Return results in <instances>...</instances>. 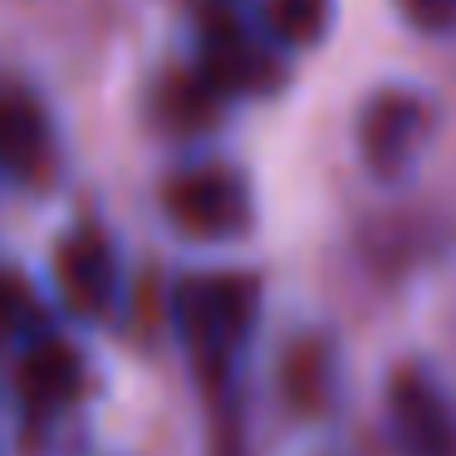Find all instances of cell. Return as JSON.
<instances>
[{
  "mask_svg": "<svg viewBox=\"0 0 456 456\" xmlns=\"http://www.w3.org/2000/svg\"><path fill=\"white\" fill-rule=\"evenodd\" d=\"M177 334L201 378H221L236 363L256 324V280L246 275H187L172 295Z\"/></svg>",
  "mask_w": 456,
  "mask_h": 456,
  "instance_id": "1",
  "label": "cell"
},
{
  "mask_svg": "<svg viewBox=\"0 0 456 456\" xmlns=\"http://www.w3.org/2000/svg\"><path fill=\"white\" fill-rule=\"evenodd\" d=\"M162 211L191 240H231L250 226V191L231 167H187L162 187Z\"/></svg>",
  "mask_w": 456,
  "mask_h": 456,
  "instance_id": "2",
  "label": "cell"
},
{
  "mask_svg": "<svg viewBox=\"0 0 456 456\" xmlns=\"http://www.w3.org/2000/svg\"><path fill=\"white\" fill-rule=\"evenodd\" d=\"M397 456H456V403L422 368H403L387 387Z\"/></svg>",
  "mask_w": 456,
  "mask_h": 456,
  "instance_id": "3",
  "label": "cell"
},
{
  "mask_svg": "<svg viewBox=\"0 0 456 456\" xmlns=\"http://www.w3.org/2000/svg\"><path fill=\"white\" fill-rule=\"evenodd\" d=\"M427 103L407 89H383L368 99L363 118H358V152L378 177H397L412 167V158L427 142Z\"/></svg>",
  "mask_w": 456,
  "mask_h": 456,
  "instance_id": "4",
  "label": "cell"
},
{
  "mask_svg": "<svg viewBox=\"0 0 456 456\" xmlns=\"http://www.w3.org/2000/svg\"><path fill=\"white\" fill-rule=\"evenodd\" d=\"M54 280H60V295L69 299L74 314L99 319L118 299V256L99 231H74L54 250Z\"/></svg>",
  "mask_w": 456,
  "mask_h": 456,
  "instance_id": "5",
  "label": "cell"
},
{
  "mask_svg": "<svg viewBox=\"0 0 456 456\" xmlns=\"http://www.w3.org/2000/svg\"><path fill=\"white\" fill-rule=\"evenodd\" d=\"M0 172L40 182L50 172V118L20 89H0Z\"/></svg>",
  "mask_w": 456,
  "mask_h": 456,
  "instance_id": "6",
  "label": "cell"
},
{
  "mask_svg": "<svg viewBox=\"0 0 456 456\" xmlns=\"http://www.w3.org/2000/svg\"><path fill=\"white\" fill-rule=\"evenodd\" d=\"M15 383H20L25 407H35V412H60V407H69L84 393V358L69 344H60V338H40L20 358V378Z\"/></svg>",
  "mask_w": 456,
  "mask_h": 456,
  "instance_id": "7",
  "label": "cell"
},
{
  "mask_svg": "<svg viewBox=\"0 0 456 456\" xmlns=\"http://www.w3.org/2000/svg\"><path fill=\"white\" fill-rule=\"evenodd\" d=\"M201 79H207L216 94L250 89V84L265 79V54L256 50V40H250L240 25L216 20V25H207V35H201Z\"/></svg>",
  "mask_w": 456,
  "mask_h": 456,
  "instance_id": "8",
  "label": "cell"
},
{
  "mask_svg": "<svg viewBox=\"0 0 456 456\" xmlns=\"http://www.w3.org/2000/svg\"><path fill=\"white\" fill-rule=\"evenodd\" d=\"M334 0H260V25L280 50H309L329 35Z\"/></svg>",
  "mask_w": 456,
  "mask_h": 456,
  "instance_id": "9",
  "label": "cell"
},
{
  "mask_svg": "<svg viewBox=\"0 0 456 456\" xmlns=\"http://www.w3.org/2000/svg\"><path fill=\"white\" fill-rule=\"evenodd\" d=\"M35 319V295L15 270H0V344H11L30 329Z\"/></svg>",
  "mask_w": 456,
  "mask_h": 456,
  "instance_id": "10",
  "label": "cell"
},
{
  "mask_svg": "<svg viewBox=\"0 0 456 456\" xmlns=\"http://www.w3.org/2000/svg\"><path fill=\"white\" fill-rule=\"evenodd\" d=\"M397 11L422 35H452L456 30V0H397Z\"/></svg>",
  "mask_w": 456,
  "mask_h": 456,
  "instance_id": "11",
  "label": "cell"
}]
</instances>
